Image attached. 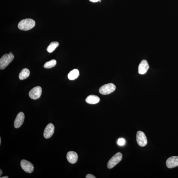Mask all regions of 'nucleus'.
Here are the masks:
<instances>
[{
	"mask_svg": "<svg viewBox=\"0 0 178 178\" xmlns=\"http://www.w3.org/2000/svg\"><path fill=\"white\" fill-rule=\"evenodd\" d=\"M35 22L31 18L23 19L18 23V27L21 30L24 31H28L35 26Z\"/></svg>",
	"mask_w": 178,
	"mask_h": 178,
	"instance_id": "nucleus-1",
	"label": "nucleus"
},
{
	"mask_svg": "<svg viewBox=\"0 0 178 178\" xmlns=\"http://www.w3.org/2000/svg\"><path fill=\"white\" fill-rule=\"evenodd\" d=\"M14 56L12 55L5 54L0 59V69L1 70L5 68L13 61Z\"/></svg>",
	"mask_w": 178,
	"mask_h": 178,
	"instance_id": "nucleus-2",
	"label": "nucleus"
},
{
	"mask_svg": "<svg viewBox=\"0 0 178 178\" xmlns=\"http://www.w3.org/2000/svg\"><path fill=\"white\" fill-rule=\"evenodd\" d=\"M122 155L121 152H118L113 156L107 164L108 168L110 169L114 167L118 164L122 160Z\"/></svg>",
	"mask_w": 178,
	"mask_h": 178,
	"instance_id": "nucleus-3",
	"label": "nucleus"
},
{
	"mask_svg": "<svg viewBox=\"0 0 178 178\" xmlns=\"http://www.w3.org/2000/svg\"><path fill=\"white\" fill-rule=\"evenodd\" d=\"M115 89L116 87L115 85L112 83H109L102 86L99 89V91L101 94L105 95L112 93Z\"/></svg>",
	"mask_w": 178,
	"mask_h": 178,
	"instance_id": "nucleus-4",
	"label": "nucleus"
},
{
	"mask_svg": "<svg viewBox=\"0 0 178 178\" xmlns=\"http://www.w3.org/2000/svg\"><path fill=\"white\" fill-rule=\"evenodd\" d=\"M136 140L140 146L144 147L147 144V140L145 134L141 131H138L136 135Z\"/></svg>",
	"mask_w": 178,
	"mask_h": 178,
	"instance_id": "nucleus-5",
	"label": "nucleus"
},
{
	"mask_svg": "<svg viewBox=\"0 0 178 178\" xmlns=\"http://www.w3.org/2000/svg\"><path fill=\"white\" fill-rule=\"evenodd\" d=\"M20 166L23 170L28 173H31L34 170V166L30 162L23 160L20 162Z\"/></svg>",
	"mask_w": 178,
	"mask_h": 178,
	"instance_id": "nucleus-6",
	"label": "nucleus"
},
{
	"mask_svg": "<svg viewBox=\"0 0 178 178\" xmlns=\"http://www.w3.org/2000/svg\"><path fill=\"white\" fill-rule=\"evenodd\" d=\"M42 92V89L40 86L36 87L32 89L29 92V95L30 98L33 100L40 98Z\"/></svg>",
	"mask_w": 178,
	"mask_h": 178,
	"instance_id": "nucleus-7",
	"label": "nucleus"
},
{
	"mask_svg": "<svg viewBox=\"0 0 178 178\" xmlns=\"http://www.w3.org/2000/svg\"><path fill=\"white\" fill-rule=\"evenodd\" d=\"M55 126L53 124L50 123L46 126L44 132V137L46 139L52 137L55 131Z\"/></svg>",
	"mask_w": 178,
	"mask_h": 178,
	"instance_id": "nucleus-8",
	"label": "nucleus"
},
{
	"mask_svg": "<svg viewBox=\"0 0 178 178\" xmlns=\"http://www.w3.org/2000/svg\"><path fill=\"white\" fill-rule=\"evenodd\" d=\"M25 115L23 112L18 113L14 122V126L16 128H20L24 123L25 119Z\"/></svg>",
	"mask_w": 178,
	"mask_h": 178,
	"instance_id": "nucleus-9",
	"label": "nucleus"
},
{
	"mask_svg": "<svg viewBox=\"0 0 178 178\" xmlns=\"http://www.w3.org/2000/svg\"><path fill=\"white\" fill-rule=\"evenodd\" d=\"M166 165L170 168L177 167L178 166V156H174L168 158L166 161Z\"/></svg>",
	"mask_w": 178,
	"mask_h": 178,
	"instance_id": "nucleus-10",
	"label": "nucleus"
},
{
	"mask_svg": "<svg viewBox=\"0 0 178 178\" xmlns=\"http://www.w3.org/2000/svg\"><path fill=\"white\" fill-rule=\"evenodd\" d=\"M149 66L146 60H143L141 62L138 67V72L140 74H144L147 72Z\"/></svg>",
	"mask_w": 178,
	"mask_h": 178,
	"instance_id": "nucleus-11",
	"label": "nucleus"
},
{
	"mask_svg": "<svg viewBox=\"0 0 178 178\" xmlns=\"http://www.w3.org/2000/svg\"><path fill=\"white\" fill-rule=\"evenodd\" d=\"M67 159L69 162L71 164H75L78 159V155L76 152L70 151L67 154Z\"/></svg>",
	"mask_w": 178,
	"mask_h": 178,
	"instance_id": "nucleus-12",
	"label": "nucleus"
},
{
	"mask_svg": "<svg viewBox=\"0 0 178 178\" xmlns=\"http://www.w3.org/2000/svg\"><path fill=\"white\" fill-rule=\"evenodd\" d=\"M100 101V99L99 97L93 95H89L85 99L86 102L90 104H95L98 103Z\"/></svg>",
	"mask_w": 178,
	"mask_h": 178,
	"instance_id": "nucleus-13",
	"label": "nucleus"
},
{
	"mask_svg": "<svg viewBox=\"0 0 178 178\" xmlns=\"http://www.w3.org/2000/svg\"><path fill=\"white\" fill-rule=\"evenodd\" d=\"M79 75V71L77 69H74L69 73L68 77L69 80H73L77 78Z\"/></svg>",
	"mask_w": 178,
	"mask_h": 178,
	"instance_id": "nucleus-14",
	"label": "nucleus"
},
{
	"mask_svg": "<svg viewBox=\"0 0 178 178\" xmlns=\"http://www.w3.org/2000/svg\"><path fill=\"white\" fill-rule=\"evenodd\" d=\"M29 75L30 71L29 69L25 68L23 69L20 73L19 78L20 80H24L28 77Z\"/></svg>",
	"mask_w": 178,
	"mask_h": 178,
	"instance_id": "nucleus-15",
	"label": "nucleus"
},
{
	"mask_svg": "<svg viewBox=\"0 0 178 178\" xmlns=\"http://www.w3.org/2000/svg\"><path fill=\"white\" fill-rule=\"evenodd\" d=\"M59 46V43L57 42H53L48 46L47 50L48 53H52Z\"/></svg>",
	"mask_w": 178,
	"mask_h": 178,
	"instance_id": "nucleus-16",
	"label": "nucleus"
},
{
	"mask_svg": "<svg viewBox=\"0 0 178 178\" xmlns=\"http://www.w3.org/2000/svg\"><path fill=\"white\" fill-rule=\"evenodd\" d=\"M57 64V61L55 59H52L50 61L46 62L44 65V67L45 68L49 69L54 67Z\"/></svg>",
	"mask_w": 178,
	"mask_h": 178,
	"instance_id": "nucleus-17",
	"label": "nucleus"
},
{
	"mask_svg": "<svg viewBox=\"0 0 178 178\" xmlns=\"http://www.w3.org/2000/svg\"><path fill=\"white\" fill-rule=\"evenodd\" d=\"M125 140L123 138H119L117 140V144L120 146H122L125 144Z\"/></svg>",
	"mask_w": 178,
	"mask_h": 178,
	"instance_id": "nucleus-18",
	"label": "nucleus"
},
{
	"mask_svg": "<svg viewBox=\"0 0 178 178\" xmlns=\"http://www.w3.org/2000/svg\"><path fill=\"white\" fill-rule=\"evenodd\" d=\"M86 178H96V177L94 176L93 175L91 174H87L86 176Z\"/></svg>",
	"mask_w": 178,
	"mask_h": 178,
	"instance_id": "nucleus-19",
	"label": "nucleus"
},
{
	"mask_svg": "<svg viewBox=\"0 0 178 178\" xmlns=\"http://www.w3.org/2000/svg\"><path fill=\"white\" fill-rule=\"evenodd\" d=\"M89 1L92 2H98L99 1H100L101 0H89Z\"/></svg>",
	"mask_w": 178,
	"mask_h": 178,
	"instance_id": "nucleus-20",
	"label": "nucleus"
},
{
	"mask_svg": "<svg viewBox=\"0 0 178 178\" xmlns=\"http://www.w3.org/2000/svg\"><path fill=\"white\" fill-rule=\"evenodd\" d=\"M0 173H0V176H1V175L2 174V170L1 169L0 170Z\"/></svg>",
	"mask_w": 178,
	"mask_h": 178,
	"instance_id": "nucleus-21",
	"label": "nucleus"
},
{
	"mask_svg": "<svg viewBox=\"0 0 178 178\" xmlns=\"http://www.w3.org/2000/svg\"><path fill=\"white\" fill-rule=\"evenodd\" d=\"M8 178V176H5L3 177H1V178Z\"/></svg>",
	"mask_w": 178,
	"mask_h": 178,
	"instance_id": "nucleus-22",
	"label": "nucleus"
},
{
	"mask_svg": "<svg viewBox=\"0 0 178 178\" xmlns=\"http://www.w3.org/2000/svg\"><path fill=\"white\" fill-rule=\"evenodd\" d=\"M1 137H0V145H1Z\"/></svg>",
	"mask_w": 178,
	"mask_h": 178,
	"instance_id": "nucleus-23",
	"label": "nucleus"
},
{
	"mask_svg": "<svg viewBox=\"0 0 178 178\" xmlns=\"http://www.w3.org/2000/svg\"><path fill=\"white\" fill-rule=\"evenodd\" d=\"M9 54L10 55H12L13 53L12 52H10V53H9Z\"/></svg>",
	"mask_w": 178,
	"mask_h": 178,
	"instance_id": "nucleus-24",
	"label": "nucleus"
}]
</instances>
